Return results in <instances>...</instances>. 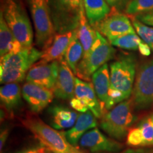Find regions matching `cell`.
Listing matches in <instances>:
<instances>
[{
    "label": "cell",
    "instance_id": "obj_1",
    "mask_svg": "<svg viewBox=\"0 0 153 153\" xmlns=\"http://www.w3.org/2000/svg\"><path fill=\"white\" fill-rule=\"evenodd\" d=\"M109 67L110 89L106 110L131 97L136 74V58L132 54L120 55Z\"/></svg>",
    "mask_w": 153,
    "mask_h": 153
},
{
    "label": "cell",
    "instance_id": "obj_2",
    "mask_svg": "<svg viewBox=\"0 0 153 153\" xmlns=\"http://www.w3.org/2000/svg\"><path fill=\"white\" fill-rule=\"evenodd\" d=\"M42 51L33 46L23 48L16 53H10L1 57V84L18 83L26 77V72L41 59Z\"/></svg>",
    "mask_w": 153,
    "mask_h": 153
},
{
    "label": "cell",
    "instance_id": "obj_3",
    "mask_svg": "<svg viewBox=\"0 0 153 153\" xmlns=\"http://www.w3.org/2000/svg\"><path fill=\"white\" fill-rule=\"evenodd\" d=\"M1 13L23 47H31L33 33L30 21L21 0H1Z\"/></svg>",
    "mask_w": 153,
    "mask_h": 153
},
{
    "label": "cell",
    "instance_id": "obj_4",
    "mask_svg": "<svg viewBox=\"0 0 153 153\" xmlns=\"http://www.w3.org/2000/svg\"><path fill=\"white\" fill-rule=\"evenodd\" d=\"M133 105V101L127 99L108 110L101 118V128L115 140H121L127 137L130 128L136 119Z\"/></svg>",
    "mask_w": 153,
    "mask_h": 153
},
{
    "label": "cell",
    "instance_id": "obj_5",
    "mask_svg": "<svg viewBox=\"0 0 153 153\" xmlns=\"http://www.w3.org/2000/svg\"><path fill=\"white\" fill-rule=\"evenodd\" d=\"M48 1L51 20L56 33H65L77 29L84 9L83 0H48Z\"/></svg>",
    "mask_w": 153,
    "mask_h": 153
},
{
    "label": "cell",
    "instance_id": "obj_6",
    "mask_svg": "<svg viewBox=\"0 0 153 153\" xmlns=\"http://www.w3.org/2000/svg\"><path fill=\"white\" fill-rule=\"evenodd\" d=\"M115 53L116 50L110 42L97 30V38L89 52L78 65L76 75L82 80L89 81L97 70L114 58Z\"/></svg>",
    "mask_w": 153,
    "mask_h": 153
},
{
    "label": "cell",
    "instance_id": "obj_7",
    "mask_svg": "<svg viewBox=\"0 0 153 153\" xmlns=\"http://www.w3.org/2000/svg\"><path fill=\"white\" fill-rule=\"evenodd\" d=\"M23 123L50 152L68 153L74 147L68 142L64 132L57 131L40 118H26Z\"/></svg>",
    "mask_w": 153,
    "mask_h": 153
},
{
    "label": "cell",
    "instance_id": "obj_8",
    "mask_svg": "<svg viewBox=\"0 0 153 153\" xmlns=\"http://www.w3.org/2000/svg\"><path fill=\"white\" fill-rule=\"evenodd\" d=\"M35 28L36 43L43 49L55 36L48 0H26Z\"/></svg>",
    "mask_w": 153,
    "mask_h": 153
},
{
    "label": "cell",
    "instance_id": "obj_9",
    "mask_svg": "<svg viewBox=\"0 0 153 153\" xmlns=\"http://www.w3.org/2000/svg\"><path fill=\"white\" fill-rule=\"evenodd\" d=\"M132 101L137 110L145 109L153 105V58L143 63L138 69Z\"/></svg>",
    "mask_w": 153,
    "mask_h": 153
},
{
    "label": "cell",
    "instance_id": "obj_10",
    "mask_svg": "<svg viewBox=\"0 0 153 153\" xmlns=\"http://www.w3.org/2000/svg\"><path fill=\"white\" fill-rule=\"evenodd\" d=\"M94 28L109 42H111L121 36L130 33H135L133 24L128 17L119 11H113L99 23Z\"/></svg>",
    "mask_w": 153,
    "mask_h": 153
},
{
    "label": "cell",
    "instance_id": "obj_11",
    "mask_svg": "<svg viewBox=\"0 0 153 153\" xmlns=\"http://www.w3.org/2000/svg\"><path fill=\"white\" fill-rule=\"evenodd\" d=\"M79 145L92 153H116L123 148V144L112 137H107L97 128L87 132L80 139Z\"/></svg>",
    "mask_w": 153,
    "mask_h": 153
},
{
    "label": "cell",
    "instance_id": "obj_12",
    "mask_svg": "<svg viewBox=\"0 0 153 153\" xmlns=\"http://www.w3.org/2000/svg\"><path fill=\"white\" fill-rule=\"evenodd\" d=\"M59 72V61L48 63L36 62L26 74V82L35 84L47 89L54 88Z\"/></svg>",
    "mask_w": 153,
    "mask_h": 153
},
{
    "label": "cell",
    "instance_id": "obj_13",
    "mask_svg": "<svg viewBox=\"0 0 153 153\" xmlns=\"http://www.w3.org/2000/svg\"><path fill=\"white\" fill-rule=\"evenodd\" d=\"M22 97L26 100L31 111L39 113L51 104L54 97L51 89L26 82L23 86Z\"/></svg>",
    "mask_w": 153,
    "mask_h": 153
},
{
    "label": "cell",
    "instance_id": "obj_14",
    "mask_svg": "<svg viewBox=\"0 0 153 153\" xmlns=\"http://www.w3.org/2000/svg\"><path fill=\"white\" fill-rule=\"evenodd\" d=\"M77 34V29L65 33L55 34L50 43L43 49L41 59L38 62L48 63L59 61L65 54L70 43Z\"/></svg>",
    "mask_w": 153,
    "mask_h": 153
},
{
    "label": "cell",
    "instance_id": "obj_15",
    "mask_svg": "<svg viewBox=\"0 0 153 153\" xmlns=\"http://www.w3.org/2000/svg\"><path fill=\"white\" fill-rule=\"evenodd\" d=\"M74 74L65 60L64 57H62L59 60L58 76L52 91L55 97L57 99L71 100L74 97Z\"/></svg>",
    "mask_w": 153,
    "mask_h": 153
},
{
    "label": "cell",
    "instance_id": "obj_16",
    "mask_svg": "<svg viewBox=\"0 0 153 153\" xmlns=\"http://www.w3.org/2000/svg\"><path fill=\"white\" fill-rule=\"evenodd\" d=\"M74 97L81 101L97 118H101L105 110L96 94L93 84L75 77Z\"/></svg>",
    "mask_w": 153,
    "mask_h": 153
},
{
    "label": "cell",
    "instance_id": "obj_17",
    "mask_svg": "<svg viewBox=\"0 0 153 153\" xmlns=\"http://www.w3.org/2000/svg\"><path fill=\"white\" fill-rule=\"evenodd\" d=\"M126 142L132 147L153 146V114L146 116L130 130Z\"/></svg>",
    "mask_w": 153,
    "mask_h": 153
},
{
    "label": "cell",
    "instance_id": "obj_18",
    "mask_svg": "<svg viewBox=\"0 0 153 153\" xmlns=\"http://www.w3.org/2000/svg\"><path fill=\"white\" fill-rule=\"evenodd\" d=\"M97 117L90 111L80 113L78 115L74 125L68 131L64 132L67 140L72 145H75L79 142L80 139L89 130L96 128L97 125Z\"/></svg>",
    "mask_w": 153,
    "mask_h": 153
},
{
    "label": "cell",
    "instance_id": "obj_19",
    "mask_svg": "<svg viewBox=\"0 0 153 153\" xmlns=\"http://www.w3.org/2000/svg\"><path fill=\"white\" fill-rule=\"evenodd\" d=\"M50 123L53 128L64 130L72 128L74 125L78 115L75 111L61 105H54L48 110Z\"/></svg>",
    "mask_w": 153,
    "mask_h": 153
},
{
    "label": "cell",
    "instance_id": "obj_20",
    "mask_svg": "<svg viewBox=\"0 0 153 153\" xmlns=\"http://www.w3.org/2000/svg\"><path fill=\"white\" fill-rule=\"evenodd\" d=\"M91 81L94 90L101 106L106 110V105L108 101L110 89V72L107 63L101 67L91 76Z\"/></svg>",
    "mask_w": 153,
    "mask_h": 153
},
{
    "label": "cell",
    "instance_id": "obj_21",
    "mask_svg": "<svg viewBox=\"0 0 153 153\" xmlns=\"http://www.w3.org/2000/svg\"><path fill=\"white\" fill-rule=\"evenodd\" d=\"M83 3L87 21L94 28L112 11L106 0H83Z\"/></svg>",
    "mask_w": 153,
    "mask_h": 153
},
{
    "label": "cell",
    "instance_id": "obj_22",
    "mask_svg": "<svg viewBox=\"0 0 153 153\" xmlns=\"http://www.w3.org/2000/svg\"><path fill=\"white\" fill-rule=\"evenodd\" d=\"M23 48L0 12V56L2 57L8 53L18 52Z\"/></svg>",
    "mask_w": 153,
    "mask_h": 153
},
{
    "label": "cell",
    "instance_id": "obj_23",
    "mask_svg": "<svg viewBox=\"0 0 153 153\" xmlns=\"http://www.w3.org/2000/svg\"><path fill=\"white\" fill-rule=\"evenodd\" d=\"M22 91L18 83L4 84L0 88L1 105L7 111L12 112L22 104Z\"/></svg>",
    "mask_w": 153,
    "mask_h": 153
},
{
    "label": "cell",
    "instance_id": "obj_24",
    "mask_svg": "<svg viewBox=\"0 0 153 153\" xmlns=\"http://www.w3.org/2000/svg\"><path fill=\"white\" fill-rule=\"evenodd\" d=\"M77 34L83 47L84 57L89 52L97 38V30L92 27L87 21L85 8L82 11L79 25L77 28Z\"/></svg>",
    "mask_w": 153,
    "mask_h": 153
},
{
    "label": "cell",
    "instance_id": "obj_25",
    "mask_svg": "<svg viewBox=\"0 0 153 153\" xmlns=\"http://www.w3.org/2000/svg\"><path fill=\"white\" fill-rule=\"evenodd\" d=\"M83 47L78 38V34H76L70 43L64 55L65 60L75 75H76L77 72V66L83 58Z\"/></svg>",
    "mask_w": 153,
    "mask_h": 153
},
{
    "label": "cell",
    "instance_id": "obj_26",
    "mask_svg": "<svg viewBox=\"0 0 153 153\" xmlns=\"http://www.w3.org/2000/svg\"><path fill=\"white\" fill-rule=\"evenodd\" d=\"M113 46H116L124 50L136 51L144 41L137 33H130L123 36L111 42H110Z\"/></svg>",
    "mask_w": 153,
    "mask_h": 153
},
{
    "label": "cell",
    "instance_id": "obj_27",
    "mask_svg": "<svg viewBox=\"0 0 153 153\" xmlns=\"http://www.w3.org/2000/svg\"><path fill=\"white\" fill-rule=\"evenodd\" d=\"M152 11L153 0H132L125 9L126 14L131 16H137Z\"/></svg>",
    "mask_w": 153,
    "mask_h": 153
},
{
    "label": "cell",
    "instance_id": "obj_28",
    "mask_svg": "<svg viewBox=\"0 0 153 153\" xmlns=\"http://www.w3.org/2000/svg\"><path fill=\"white\" fill-rule=\"evenodd\" d=\"M131 22L137 35L153 51V27L139 22L135 17H132Z\"/></svg>",
    "mask_w": 153,
    "mask_h": 153
},
{
    "label": "cell",
    "instance_id": "obj_29",
    "mask_svg": "<svg viewBox=\"0 0 153 153\" xmlns=\"http://www.w3.org/2000/svg\"><path fill=\"white\" fill-rule=\"evenodd\" d=\"M106 1L113 11L120 12L123 10L125 11L126 7L132 0H106Z\"/></svg>",
    "mask_w": 153,
    "mask_h": 153
},
{
    "label": "cell",
    "instance_id": "obj_30",
    "mask_svg": "<svg viewBox=\"0 0 153 153\" xmlns=\"http://www.w3.org/2000/svg\"><path fill=\"white\" fill-rule=\"evenodd\" d=\"M139 22L143 23L144 24L148 26H152L153 27V11L152 12L146 13V14H142L137 15L134 16Z\"/></svg>",
    "mask_w": 153,
    "mask_h": 153
},
{
    "label": "cell",
    "instance_id": "obj_31",
    "mask_svg": "<svg viewBox=\"0 0 153 153\" xmlns=\"http://www.w3.org/2000/svg\"><path fill=\"white\" fill-rule=\"evenodd\" d=\"M70 106H71L74 109H75L80 113H85L87 112V111H89L88 108L85 106L81 101H79V99L75 98H72L70 100Z\"/></svg>",
    "mask_w": 153,
    "mask_h": 153
},
{
    "label": "cell",
    "instance_id": "obj_32",
    "mask_svg": "<svg viewBox=\"0 0 153 153\" xmlns=\"http://www.w3.org/2000/svg\"><path fill=\"white\" fill-rule=\"evenodd\" d=\"M48 149L45 148L43 145L37 146L35 148H30L25 149L24 150H21L16 153H48Z\"/></svg>",
    "mask_w": 153,
    "mask_h": 153
},
{
    "label": "cell",
    "instance_id": "obj_33",
    "mask_svg": "<svg viewBox=\"0 0 153 153\" xmlns=\"http://www.w3.org/2000/svg\"><path fill=\"white\" fill-rule=\"evenodd\" d=\"M9 131L8 128H4L1 130V135H0V150H2V149L4 146L6 142H7V138L9 137Z\"/></svg>",
    "mask_w": 153,
    "mask_h": 153
},
{
    "label": "cell",
    "instance_id": "obj_34",
    "mask_svg": "<svg viewBox=\"0 0 153 153\" xmlns=\"http://www.w3.org/2000/svg\"><path fill=\"white\" fill-rule=\"evenodd\" d=\"M123 153H153V150L148 148H129L126 150Z\"/></svg>",
    "mask_w": 153,
    "mask_h": 153
},
{
    "label": "cell",
    "instance_id": "obj_35",
    "mask_svg": "<svg viewBox=\"0 0 153 153\" xmlns=\"http://www.w3.org/2000/svg\"><path fill=\"white\" fill-rule=\"evenodd\" d=\"M68 153H85V152H82V151H80L79 150H78V149H76L75 147H74V148H72Z\"/></svg>",
    "mask_w": 153,
    "mask_h": 153
},
{
    "label": "cell",
    "instance_id": "obj_36",
    "mask_svg": "<svg viewBox=\"0 0 153 153\" xmlns=\"http://www.w3.org/2000/svg\"><path fill=\"white\" fill-rule=\"evenodd\" d=\"M95 153H111V152H95Z\"/></svg>",
    "mask_w": 153,
    "mask_h": 153
}]
</instances>
